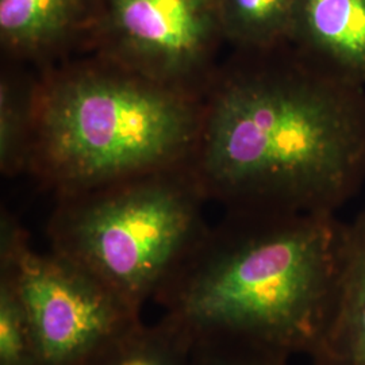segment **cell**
Here are the masks:
<instances>
[{
  "label": "cell",
  "instance_id": "obj_1",
  "mask_svg": "<svg viewBox=\"0 0 365 365\" xmlns=\"http://www.w3.org/2000/svg\"><path fill=\"white\" fill-rule=\"evenodd\" d=\"M297 53L232 80L212 107L207 173L241 210L336 214L365 182V87Z\"/></svg>",
  "mask_w": 365,
  "mask_h": 365
},
{
  "label": "cell",
  "instance_id": "obj_2",
  "mask_svg": "<svg viewBox=\"0 0 365 365\" xmlns=\"http://www.w3.org/2000/svg\"><path fill=\"white\" fill-rule=\"evenodd\" d=\"M345 223L330 212L241 210L206 235L155 300L194 337L312 356L327 329Z\"/></svg>",
  "mask_w": 365,
  "mask_h": 365
},
{
  "label": "cell",
  "instance_id": "obj_3",
  "mask_svg": "<svg viewBox=\"0 0 365 365\" xmlns=\"http://www.w3.org/2000/svg\"><path fill=\"white\" fill-rule=\"evenodd\" d=\"M54 252L141 313L206 237L196 196L168 182L78 199L52 226Z\"/></svg>",
  "mask_w": 365,
  "mask_h": 365
},
{
  "label": "cell",
  "instance_id": "obj_4",
  "mask_svg": "<svg viewBox=\"0 0 365 365\" xmlns=\"http://www.w3.org/2000/svg\"><path fill=\"white\" fill-rule=\"evenodd\" d=\"M42 144L69 187H91L156 165L190 140L192 115L170 92L130 80L83 76L53 90Z\"/></svg>",
  "mask_w": 365,
  "mask_h": 365
},
{
  "label": "cell",
  "instance_id": "obj_5",
  "mask_svg": "<svg viewBox=\"0 0 365 365\" xmlns=\"http://www.w3.org/2000/svg\"><path fill=\"white\" fill-rule=\"evenodd\" d=\"M0 274L21 298L42 365H80L141 319L75 261L33 252L9 218L1 223Z\"/></svg>",
  "mask_w": 365,
  "mask_h": 365
},
{
  "label": "cell",
  "instance_id": "obj_6",
  "mask_svg": "<svg viewBox=\"0 0 365 365\" xmlns=\"http://www.w3.org/2000/svg\"><path fill=\"white\" fill-rule=\"evenodd\" d=\"M91 25L157 78L187 73L223 37L220 0H91Z\"/></svg>",
  "mask_w": 365,
  "mask_h": 365
},
{
  "label": "cell",
  "instance_id": "obj_7",
  "mask_svg": "<svg viewBox=\"0 0 365 365\" xmlns=\"http://www.w3.org/2000/svg\"><path fill=\"white\" fill-rule=\"evenodd\" d=\"M289 43L322 69L365 87V0H299Z\"/></svg>",
  "mask_w": 365,
  "mask_h": 365
},
{
  "label": "cell",
  "instance_id": "obj_8",
  "mask_svg": "<svg viewBox=\"0 0 365 365\" xmlns=\"http://www.w3.org/2000/svg\"><path fill=\"white\" fill-rule=\"evenodd\" d=\"M313 365H365V209L345 223L339 280Z\"/></svg>",
  "mask_w": 365,
  "mask_h": 365
},
{
  "label": "cell",
  "instance_id": "obj_9",
  "mask_svg": "<svg viewBox=\"0 0 365 365\" xmlns=\"http://www.w3.org/2000/svg\"><path fill=\"white\" fill-rule=\"evenodd\" d=\"M91 25V0H0L1 42L15 51L53 46Z\"/></svg>",
  "mask_w": 365,
  "mask_h": 365
},
{
  "label": "cell",
  "instance_id": "obj_10",
  "mask_svg": "<svg viewBox=\"0 0 365 365\" xmlns=\"http://www.w3.org/2000/svg\"><path fill=\"white\" fill-rule=\"evenodd\" d=\"M194 336L165 314L153 325L140 319L80 365H187Z\"/></svg>",
  "mask_w": 365,
  "mask_h": 365
},
{
  "label": "cell",
  "instance_id": "obj_11",
  "mask_svg": "<svg viewBox=\"0 0 365 365\" xmlns=\"http://www.w3.org/2000/svg\"><path fill=\"white\" fill-rule=\"evenodd\" d=\"M299 0H220L223 37L250 51L289 43Z\"/></svg>",
  "mask_w": 365,
  "mask_h": 365
},
{
  "label": "cell",
  "instance_id": "obj_12",
  "mask_svg": "<svg viewBox=\"0 0 365 365\" xmlns=\"http://www.w3.org/2000/svg\"><path fill=\"white\" fill-rule=\"evenodd\" d=\"M0 365H42L25 307L4 274H0Z\"/></svg>",
  "mask_w": 365,
  "mask_h": 365
},
{
  "label": "cell",
  "instance_id": "obj_13",
  "mask_svg": "<svg viewBox=\"0 0 365 365\" xmlns=\"http://www.w3.org/2000/svg\"><path fill=\"white\" fill-rule=\"evenodd\" d=\"M291 356L250 339L194 337L187 365H288Z\"/></svg>",
  "mask_w": 365,
  "mask_h": 365
},
{
  "label": "cell",
  "instance_id": "obj_14",
  "mask_svg": "<svg viewBox=\"0 0 365 365\" xmlns=\"http://www.w3.org/2000/svg\"><path fill=\"white\" fill-rule=\"evenodd\" d=\"M9 86H1L0 93V157L1 165L9 167L16 156L21 143L22 115Z\"/></svg>",
  "mask_w": 365,
  "mask_h": 365
}]
</instances>
